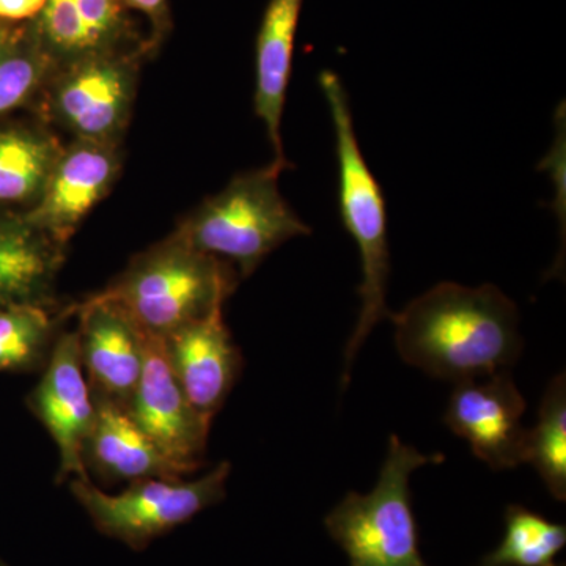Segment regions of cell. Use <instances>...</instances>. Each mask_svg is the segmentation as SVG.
I'll use <instances>...</instances> for the list:
<instances>
[{"label":"cell","instance_id":"cell-1","mask_svg":"<svg viewBox=\"0 0 566 566\" xmlns=\"http://www.w3.org/2000/svg\"><path fill=\"white\" fill-rule=\"evenodd\" d=\"M390 319L401 359L455 385L509 371L523 352L516 304L494 285L438 283Z\"/></svg>","mask_w":566,"mask_h":566},{"label":"cell","instance_id":"cell-2","mask_svg":"<svg viewBox=\"0 0 566 566\" xmlns=\"http://www.w3.org/2000/svg\"><path fill=\"white\" fill-rule=\"evenodd\" d=\"M232 264L193 249L180 234L134 256L103 290L145 333L164 338L221 311L240 282Z\"/></svg>","mask_w":566,"mask_h":566},{"label":"cell","instance_id":"cell-3","mask_svg":"<svg viewBox=\"0 0 566 566\" xmlns=\"http://www.w3.org/2000/svg\"><path fill=\"white\" fill-rule=\"evenodd\" d=\"M319 85L333 117L338 161V207L346 232L359 249L363 283L359 286L360 312L352 338L345 348L344 382L354 357L376 324L390 318L387 308V281L390 260L387 240L386 199L381 186L368 169L356 132L348 93L337 74L323 71Z\"/></svg>","mask_w":566,"mask_h":566},{"label":"cell","instance_id":"cell-4","mask_svg":"<svg viewBox=\"0 0 566 566\" xmlns=\"http://www.w3.org/2000/svg\"><path fill=\"white\" fill-rule=\"evenodd\" d=\"M283 169L274 161L238 175L175 233L197 251L232 264L241 279L249 277L275 249L312 232L282 197L279 175Z\"/></svg>","mask_w":566,"mask_h":566},{"label":"cell","instance_id":"cell-5","mask_svg":"<svg viewBox=\"0 0 566 566\" xmlns=\"http://www.w3.org/2000/svg\"><path fill=\"white\" fill-rule=\"evenodd\" d=\"M390 436L378 483L368 494L348 493L324 520L349 566H428L419 551L409 479L420 465L442 463Z\"/></svg>","mask_w":566,"mask_h":566},{"label":"cell","instance_id":"cell-6","mask_svg":"<svg viewBox=\"0 0 566 566\" xmlns=\"http://www.w3.org/2000/svg\"><path fill=\"white\" fill-rule=\"evenodd\" d=\"M230 472L232 464L223 461L197 480H139L120 494L104 493L91 479L70 480V490L99 534L144 551L153 539L221 504Z\"/></svg>","mask_w":566,"mask_h":566},{"label":"cell","instance_id":"cell-7","mask_svg":"<svg viewBox=\"0 0 566 566\" xmlns=\"http://www.w3.org/2000/svg\"><path fill=\"white\" fill-rule=\"evenodd\" d=\"M136 85V63L111 51L55 69L41 93L48 114L76 139L118 144L132 115Z\"/></svg>","mask_w":566,"mask_h":566},{"label":"cell","instance_id":"cell-8","mask_svg":"<svg viewBox=\"0 0 566 566\" xmlns=\"http://www.w3.org/2000/svg\"><path fill=\"white\" fill-rule=\"evenodd\" d=\"M41 371L39 385L25 403L57 446V480H88L84 446L95 420V400L82 368L76 331L59 334Z\"/></svg>","mask_w":566,"mask_h":566},{"label":"cell","instance_id":"cell-9","mask_svg":"<svg viewBox=\"0 0 566 566\" xmlns=\"http://www.w3.org/2000/svg\"><path fill=\"white\" fill-rule=\"evenodd\" d=\"M129 412L167 460L185 475L203 465L211 422L189 403L167 359L163 338L147 334L144 368Z\"/></svg>","mask_w":566,"mask_h":566},{"label":"cell","instance_id":"cell-10","mask_svg":"<svg viewBox=\"0 0 566 566\" xmlns=\"http://www.w3.org/2000/svg\"><path fill=\"white\" fill-rule=\"evenodd\" d=\"M526 406L510 370L501 371L483 382H458L444 420L491 469H515L526 458L527 430L521 424Z\"/></svg>","mask_w":566,"mask_h":566},{"label":"cell","instance_id":"cell-11","mask_svg":"<svg viewBox=\"0 0 566 566\" xmlns=\"http://www.w3.org/2000/svg\"><path fill=\"white\" fill-rule=\"evenodd\" d=\"M118 144L76 139L62 148L29 222L66 245L88 212L111 191L120 172Z\"/></svg>","mask_w":566,"mask_h":566},{"label":"cell","instance_id":"cell-12","mask_svg":"<svg viewBox=\"0 0 566 566\" xmlns=\"http://www.w3.org/2000/svg\"><path fill=\"white\" fill-rule=\"evenodd\" d=\"M71 312L80 318L81 364L92 394L128 406L144 368L147 333L120 304L99 293Z\"/></svg>","mask_w":566,"mask_h":566},{"label":"cell","instance_id":"cell-13","mask_svg":"<svg viewBox=\"0 0 566 566\" xmlns=\"http://www.w3.org/2000/svg\"><path fill=\"white\" fill-rule=\"evenodd\" d=\"M163 344L189 403L212 422L237 385L244 364L223 323L222 308L167 335Z\"/></svg>","mask_w":566,"mask_h":566},{"label":"cell","instance_id":"cell-14","mask_svg":"<svg viewBox=\"0 0 566 566\" xmlns=\"http://www.w3.org/2000/svg\"><path fill=\"white\" fill-rule=\"evenodd\" d=\"M93 400L95 420L84 446L85 469L107 482L185 479L137 424L128 406L99 395H93Z\"/></svg>","mask_w":566,"mask_h":566},{"label":"cell","instance_id":"cell-15","mask_svg":"<svg viewBox=\"0 0 566 566\" xmlns=\"http://www.w3.org/2000/svg\"><path fill=\"white\" fill-rule=\"evenodd\" d=\"M65 249L24 214H0V305L54 308Z\"/></svg>","mask_w":566,"mask_h":566},{"label":"cell","instance_id":"cell-16","mask_svg":"<svg viewBox=\"0 0 566 566\" xmlns=\"http://www.w3.org/2000/svg\"><path fill=\"white\" fill-rule=\"evenodd\" d=\"M304 0H270L256 36L255 114L264 123L275 163L289 167L282 117L293 70L294 40Z\"/></svg>","mask_w":566,"mask_h":566},{"label":"cell","instance_id":"cell-17","mask_svg":"<svg viewBox=\"0 0 566 566\" xmlns=\"http://www.w3.org/2000/svg\"><path fill=\"white\" fill-rule=\"evenodd\" d=\"M62 145L48 129L29 123L0 125V207L39 200Z\"/></svg>","mask_w":566,"mask_h":566},{"label":"cell","instance_id":"cell-18","mask_svg":"<svg viewBox=\"0 0 566 566\" xmlns=\"http://www.w3.org/2000/svg\"><path fill=\"white\" fill-rule=\"evenodd\" d=\"M69 311L55 314L54 308L36 304L0 305V371L33 374L50 360L57 340L61 319Z\"/></svg>","mask_w":566,"mask_h":566},{"label":"cell","instance_id":"cell-19","mask_svg":"<svg viewBox=\"0 0 566 566\" xmlns=\"http://www.w3.org/2000/svg\"><path fill=\"white\" fill-rule=\"evenodd\" d=\"M55 69L33 25L11 28L0 40V120L40 96Z\"/></svg>","mask_w":566,"mask_h":566},{"label":"cell","instance_id":"cell-20","mask_svg":"<svg viewBox=\"0 0 566 566\" xmlns=\"http://www.w3.org/2000/svg\"><path fill=\"white\" fill-rule=\"evenodd\" d=\"M524 463L534 465L557 501H566V381L558 375L551 381L542 405L538 422L527 431Z\"/></svg>","mask_w":566,"mask_h":566},{"label":"cell","instance_id":"cell-21","mask_svg":"<svg viewBox=\"0 0 566 566\" xmlns=\"http://www.w3.org/2000/svg\"><path fill=\"white\" fill-rule=\"evenodd\" d=\"M565 545L564 524L551 523L526 506L509 505L504 539L479 566H547Z\"/></svg>","mask_w":566,"mask_h":566},{"label":"cell","instance_id":"cell-22","mask_svg":"<svg viewBox=\"0 0 566 566\" xmlns=\"http://www.w3.org/2000/svg\"><path fill=\"white\" fill-rule=\"evenodd\" d=\"M99 52H111L125 29L122 0H73Z\"/></svg>","mask_w":566,"mask_h":566},{"label":"cell","instance_id":"cell-23","mask_svg":"<svg viewBox=\"0 0 566 566\" xmlns=\"http://www.w3.org/2000/svg\"><path fill=\"white\" fill-rule=\"evenodd\" d=\"M48 0H0V21L35 20Z\"/></svg>","mask_w":566,"mask_h":566},{"label":"cell","instance_id":"cell-24","mask_svg":"<svg viewBox=\"0 0 566 566\" xmlns=\"http://www.w3.org/2000/svg\"><path fill=\"white\" fill-rule=\"evenodd\" d=\"M123 6L133 7L150 18L156 31H161L167 21L166 0H122Z\"/></svg>","mask_w":566,"mask_h":566},{"label":"cell","instance_id":"cell-25","mask_svg":"<svg viewBox=\"0 0 566 566\" xmlns=\"http://www.w3.org/2000/svg\"><path fill=\"white\" fill-rule=\"evenodd\" d=\"M11 28H13V25H10L9 22L0 21V40L11 31Z\"/></svg>","mask_w":566,"mask_h":566},{"label":"cell","instance_id":"cell-26","mask_svg":"<svg viewBox=\"0 0 566 566\" xmlns=\"http://www.w3.org/2000/svg\"><path fill=\"white\" fill-rule=\"evenodd\" d=\"M0 566H9L6 564V562L2 560V558H0Z\"/></svg>","mask_w":566,"mask_h":566},{"label":"cell","instance_id":"cell-27","mask_svg":"<svg viewBox=\"0 0 566 566\" xmlns=\"http://www.w3.org/2000/svg\"><path fill=\"white\" fill-rule=\"evenodd\" d=\"M547 566H565V565L551 564V565H547Z\"/></svg>","mask_w":566,"mask_h":566}]
</instances>
